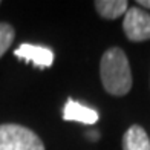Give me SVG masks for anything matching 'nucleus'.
<instances>
[{
    "label": "nucleus",
    "mask_w": 150,
    "mask_h": 150,
    "mask_svg": "<svg viewBox=\"0 0 150 150\" xmlns=\"http://www.w3.org/2000/svg\"><path fill=\"white\" fill-rule=\"evenodd\" d=\"M14 55L18 60L35 64L37 67H49L52 66L54 58H55L52 49H49L46 46L31 45V43H22L14 51Z\"/></svg>",
    "instance_id": "20e7f679"
},
{
    "label": "nucleus",
    "mask_w": 150,
    "mask_h": 150,
    "mask_svg": "<svg viewBox=\"0 0 150 150\" xmlns=\"http://www.w3.org/2000/svg\"><path fill=\"white\" fill-rule=\"evenodd\" d=\"M127 2L126 0H97L95 2V8H97L98 14L104 18L113 20L127 12Z\"/></svg>",
    "instance_id": "0eeeda50"
},
{
    "label": "nucleus",
    "mask_w": 150,
    "mask_h": 150,
    "mask_svg": "<svg viewBox=\"0 0 150 150\" xmlns=\"http://www.w3.org/2000/svg\"><path fill=\"white\" fill-rule=\"evenodd\" d=\"M138 5L139 6H144V8L150 9V0H138Z\"/></svg>",
    "instance_id": "1a4fd4ad"
},
{
    "label": "nucleus",
    "mask_w": 150,
    "mask_h": 150,
    "mask_svg": "<svg viewBox=\"0 0 150 150\" xmlns=\"http://www.w3.org/2000/svg\"><path fill=\"white\" fill-rule=\"evenodd\" d=\"M100 75L106 92L122 97L132 89V72L127 55L120 47L107 49L100 63Z\"/></svg>",
    "instance_id": "f257e3e1"
},
{
    "label": "nucleus",
    "mask_w": 150,
    "mask_h": 150,
    "mask_svg": "<svg viewBox=\"0 0 150 150\" xmlns=\"http://www.w3.org/2000/svg\"><path fill=\"white\" fill-rule=\"evenodd\" d=\"M0 150H45L37 133L18 124L0 126Z\"/></svg>",
    "instance_id": "f03ea898"
},
{
    "label": "nucleus",
    "mask_w": 150,
    "mask_h": 150,
    "mask_svg": "<svg viewBox=\"0 0 150 150\" xmlns=\"http://www.w3.org/2000/svg\"><path fill=\"white\" fill-rule=\"evenodd\" d=\"M16 31L11 25L8 23H0V57L8 51L11 43L14 42Z\"/></svg>",
    "instance_id": "6e6552de"
},
{
    "label": "nucleus",
    "mask_w": 150,
    "mask_h": 150,
    "mask_svg": "<svg viewBox=\"0 0 150 150\" xmlns=\"http://www.w3.org/2000/svg\"><path fill=\"white\" fill-rule=\"evenodd\" d=\"M122 29L130 42L150 40V14L138 6L129 8L124 14Z\"/></svg>",
    "instance_id": "7ed1b4c3"
},
{
    "label": "nucleus",
    "mask_w": 150,
    "mask_h": 150,
    "mask_svg": "<svg viewBox=\"0 0 150 150\" xmlns=\"http://www.w3.org/2000/svg\"><path fill=\"white\" fill-rule=\"evenodd\" d=\"M63 118L66 121H77L81 124H95L98 121V112L69 98L63 109Z\"/></svg>",
    "instance_id": "39448f33"
},
{
    "label": "nucleus",
    "mask_w": 150,
    "mask_h": 150,
    "mask_svg": "<svg viewBox=\"0 0 150 150\" xmlns=\"http://www.w3.org/2000/svg\"><path fill=\"white\" fill-rule=\"evenodd\" d=\"M122 149L124 150H150L149 135L141 126H132L124 133Z\"/></svg>",
    "instance_id": "423d86ee"
}]
</instances>
